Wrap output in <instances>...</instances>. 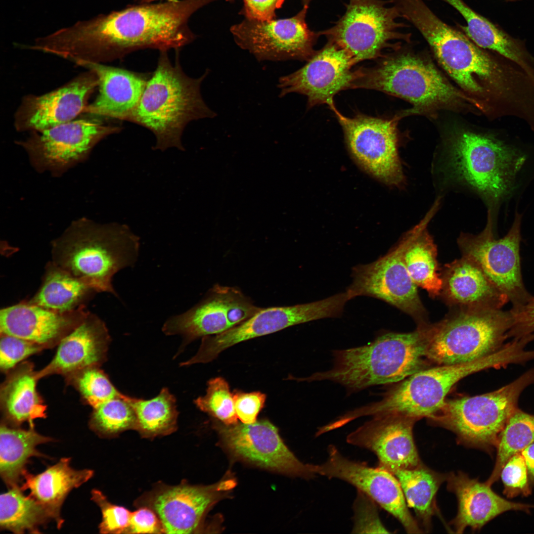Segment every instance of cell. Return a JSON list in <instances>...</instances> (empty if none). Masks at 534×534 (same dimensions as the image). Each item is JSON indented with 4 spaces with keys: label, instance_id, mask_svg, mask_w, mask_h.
<instances>
[{
    "label": "cell",
    "instance_id": "cb8c5ba5",
    "mask_svg": "<svg viewBox=\"0 0 534 534\" xmlns=\"http://www.w3.org/2000/svg\"><path fill=\"white\" fill-rule=\"evenodd\" d=\"M416 421L397 414L375 415L349 434L346 441L374 452L379 461L378 467L393 474L421 463L413 437Z\"/></svg>",
    "mask_w": 534,
    "mask_h": 534
},
{
    "label": "cell",
    "instance_id": "9c48e42d",
    "mask_svg": "<svg viewBox=\"0 0 534 534\" xmlns=\"http://www.w3.org/2000/svg\"><path fill=\"white\" fill-rule=\"evenodd\" d=\"M509 311L460 308L435 324H428L426 356L438 365L471 362L498 351L508 338Z\"/></svg>",
    "mask_w": 534,
    "mask_h": 534
},
{
    "label": "cell",
    "instance_id": "83f0119b",
    "mask_svg": "<svg viewBox=\"0 0 534 534\" xmlns=\"http://www.w3.org/2000/svg\"><path fill=\"white\" fill-rule=\"evenodd\" d=\"M75 63L96 75L98 94L84 114L127 121L137 107L147 80L143 75L101 63L79 61Z\"/></svg>",
    "mask_w": 534,
    "mask_h": 534
},
{
    "label": "cell",
    "instance_id": "3957f363",
    "mask_svg": "<svg viewBox=\"0 0 534 534\" xmlns=\"http://www.w3.org/2000/svg\"><path fill=\"white\" fill-rule=\"evenodd\" d=\"M167 51H160L157 66L146 85L140 100L127 121L140 125L155 135L154 149L184 148L181 136L190 122L213 118L216 114L206 105L200 92L206 71L199 78H191L182 71L178 55L175 65Z\"/></svg>",
    "mask_w": 534,
    "mask_h": 534
},
{
    "label": "cell",
    "instance_id": "f546056e",
    "mask_svg": "<svg viewBox=\"0 0 534 534\" xmlns=\"http://www.w3.org/2000/svg\"><path fill=\"white\" fill-rule=\"evenodd\" d=\"M0 389V405L3 422L19 427L46 416V405L37 390L39 379L33 363L24 361L6 373Z\"/></svg>",
    "mask_w": 534,
    "mask_h": 534
},
{
    "label": "cell",
    "instance_id": "ee69618b",
    "mask_svg": "<svg viewBox=\"0 0 534 534\" xmlns=\"http://www.w3.org/2000/svg\"><path fill=\"white\" fill-rule=\"evenodd\" d=\"M44 349L30 341L12 335L1 334L0 369L7 373L26 358Z\"/></svg>",
    "mask_w": 534,
    "mask_h": 534
},
{
    "label": "cell",
    "instance_id": "4dcf8cb0",
    "mask_svg": "<svg viewBox=\"0 0 534 534\" xmlns=\"http://www.w3.org/2000/svg\"><path fill=\"white\" fill-rule=\"evenodd\" d=\"M70 459L62 458L44 472L34 475L26 471L20 487L23 491L30 490L29 495L46 511L58 528L63 520L60 516L61 508L68 493L88 481L93 475L90 469L76 470L70 466Z\"/></svg>",
    "mask_w": 534,
    "mask_h": 534
},
{
    "label": "cell",
    "instance_id": "d590c367",
    "mask_svg": "<svg viewBox=\"0 0 534 534\" xmlns=\"http://www.w3.org/2000/svg\"><path fill=\"white\" fill-rule=\"evenodd\" d=\"M441 0L462 15L467 25L458 24L459 29L478 46L496 51L517 63H523L524 52L517 40L476 12L463 0Z\"/></svg>",
    "mask_w": 534,
    "mask_h": 534
},
{
    "label": "cell",
    "instance_id": "74e56055",
    "mask_svg": "<svg viewBox=\"0 0 534 534\" xmlns=\"http://www.w3.org/2000/svg\"><path fill=\"white\" fill-rule=\"evenodd\" d=\"M22 491L17 486L0 495V529L17 534L39 533V527L51 518L40 503Z\"/></svg>",
    "mask_w": 534,
    "mask_h": 534
},
{
    "label": "cell",
    "instance_id": "836d02e7",
    "mask_svg": "<svg viewBox=\"0 0 534 534\" xmlns=\"http://www.w3.org/2000/svg\"><path fill=\"white\" fill-rule=\"evenodd\" d=\"M93 288L54 264L46 266L42 284L27 303L59 312L84 305L95 293Z\"/></svg>",
    "mask_w": 534,
    "mask_h": 534
},
{
    "label": "cell",
    "instance_id": "ffe728a7",
    "mask_svg": "<svg viewBox=\"0 0 534 534\" xmlns=\"http://www.w3.org/2000/svg\"><path fill=\"white\" fill-rule=\"evenodd\" d=\"M328 451V457L324 463L312 464L316 475L348 482L392 515L407 533H423L410 513L400 482L394 474L378 466L371 467L351 460L333 445L329 446Z\"/></svg>",
    "mask_w": 534,
    "mask_h": 534
},
{
    "label": "cell",
    "instance_id": "7402d4cb",
    "mask_svg": "<svg viewBox=\"0 0 534 534\" xmlns=\"http://www.w3.org/2000/svg\"><path fill=\"white\" fill-rule=\"evenodd\" d=\"M229 483L201 486L186 482L175 486L159 483L137 498L134 505L152 509L160 520L165 534H192L199 530L220 491L226 490Z\"/></svg>",
    "mask_w": 534,
    "mask_h": 534
},
{
    "label": "cell",
    "instance_id": "f1b7e54d",
    "mask_svg": "<svg viewBox=\"0 0 534 534\" xmlns=\"http://www.w3.org/2000/svg\"><path fill=\"white\" fill-rule=\"evenodd\" d=\"M441 277V295L450 305L501 309L509 301L479 267L465 257L446 265Z\"/></svg>",
    "mask_w": 534,
    "mask_h": 534
},
{
    "label": "cell",
    "instance_id": "7bdbcfd3",
    "mask_svg": "<svg viewBox=\"0 0 534 534\" xmlns=\"http://www.w3.org/2000/svg\"><path fill=\"white\" fill-rule=\"evenodd\" d=\"M499 478L504 487L503 492L507 497L527 496L531 494L532 486L521 453L513 455L507 461L501 470Z\"/></svg>",
    "mask_w": 534,
    "mask_h": 534
},
{
    "label": "cell",
    "instance_id": "816d5d0a",
    "mask_svg": "<svg viewBox=\"0 0 534 534\" xmlns=\"http://www.w3.org/2000/svg\"><path fill=\"white\" fill-rule=\"evenodd\" d=\"M521 453L527 466L531 485L534 486V443L529 445Z\"/></svg>",
    "mask_w": 534,
    "mask_h": 534
},
{
    "label": "cell",
    "instance_id": "d6a6232c",
    "mask_svg": "<svg viewBox=\"0 0 534 534\" xmlns=\"http://www.w3.org/2000/svg\"><path fill=\"white\" fill-rule=\"evenodd\" d=\"M0 427V475L11 488L23 480L29 458L44 456L37 446L52 439L38 433L34 426L23 429L1 422Z\"/></svg>",
    "mask_w": 534,
    "mask_h": 534
},
{
    "label": "cell",
    "instance_id": "d4e9b609",
    "mask_svg": "<svg viewBox=\"0 0 534 534\" xmlns=\"http://www.w3.org/2000/svg\"><path fill=\"white\" fill-rule=\"evenodd\" d=\"M89 313L85 305L59 312L25 301L0 310V332L52 348Z\"/></svg>",
    "mask_w": 534,
    "mask_h": 534
},
{
    "label": "cell",
    "instance_id": "db71d44e",
    "mask_svg": "<svg viewBox=\"0 0 534 534\" xmlns=\"http://www.w3.org/2000/svg\"><path fill=\"white\" fill-rule=\"evenodd\" d=\"M312 0H301V1H302V3L303 6H305V5L309 6V4L311 3V2Z\"/></svg>",
    "mask_w": 534,
    "mask_h": 534
},
{
    "label": "cell",
    "instance_id": "ba28073f",
    "mask_svg": "<svg viewBox=\"0 0 534 534\" xmlns=\"http://www.w3.org/2000/svg\"><path fill=\"white\" fill-rule=\"evenodd\" d=\"M399 9L463 92L475 99L486 91V86L495 84L497 67L489 55L461 30L439 18L423 0H402Z\"/></svg>",
    "mask_w": 534,
    "mask_h": 534
},
{
    "label": "cell",
    "instance_id": "4fadbf2b",
    "mask_svg": "<svg viewBox=\"0 0 534 534\" xmlns=\"http://www.w3.org/2000/svg\"><path fill=\"white\" fill-rule=\"evenodd\" d=\"M488 214L486 226L481 233H462L458 238L463 256L479 267L512 306L523 304L532 296L525 287L521 272L519 251L522 215L516 211L509 231L497 239L493 230L494 215L489 212Z\"/></svg>",
    "mask_w": 534,
    "mask_h": 534
},
{
    "label": "cell",
    "instance_id": "8fae6325",
    "mask_svg": "<svg viewBox=\"0 0 534 534\" xmlns=\"http://www.w3.org/2000/svg\"><path fill=\"white\" fill-rule=\"evenodd\" d=\"M392 0H349L343 15L331 28L318 32L345 49L356 64L381 57L388 47L396 49L409 43L411 34Z\"/></svg>",
    "mask_w": 534,
    "mask_h": 534
},
{
    "label": "cell",
    "instance_id": "603a6c76",
    "mask_svg": "<svg viewBox=\"0 0 534 534\" xmlns=\"http://www.w3.org/2000/svg\"><path fill=\"white\" fill-rule=\"evenodd\" d=\"M47 93L27 95L14 115L19 132H41L75 120L83 114L98 82L91 70Z\"/></svg>",
    "mask_w": 534,
    "mask_h": 534
},
{
    "label": "cell",
    "instance_id": "52a82bcc",
    "mask_svg": "<svg viewBox=\"0 0 534 534\" xmlns=\"http://www.w3.org/2000/svg\"><path fill=\"white\" fill-rule=\"evenodd\" d=\"M526 160L490 135L463 130L449 138L443 164L448 179L478 194L494 214L499 203L513 190Z\"/></svg>",
    "mask_w": 534,
    "mask_h": 534
},
{
    "label": "cell",
    "instance_id": "44dd1931",
    "mask_svg": "<svg viewBox=\"0 0 534 534\" xmlns=\"http://www.w3.org/2000/svg\"><path fill=\"white\" fill-rule=\"evenodd\" d=\"M222 441L235 455L262 467L304 479L315 476L312 464L300 461L267 420L251 424H216Z\"/></svg>",
    "mask_w": 534,
    "mask_h": 534
},
{
    "label": "cell",
    "instance_id": "d6986e66",
    "mask_svg": "<svg viewBox=\"0 0 534 534\" xmlns=\"http://www.w3.org/2000/svg\"><path fill=\"white\" fill-rule=\"evenodd\" d=\"M356 64L345 49L327 41L320 50L315 51L302 68L281 77L277 84L279 96L297 93L307 96L308 107L333 103L334 96L341 90L352 89L359 75V69L352 70Z\"/></svg>",
    "mask_w": 534,
    "mask_h": 534
},
{
    "label": "cell",
    "instance_id": "30bf717a",
    "mask_svg": "<svg viewBox=\"0 0 534 534\" xmlns=\"http://www.w3.org/2000/svg\"><path fill=\"white\" fill-rule=\"evenodd\" d=\"M533 383L534 368L494 391L445 400L430 419L452 431L459 444L491 454L521 394Z\"/></svg>",
    "mask_w": 534,
    "mask_h": 534
},
{
    "label": "cell",
    "instance_id": "7dc6e473",
    "mask_svg": "<svg viewBox=\"0 0 534 534\" xmlns=\"http://www.w3.org/2000/svg\"><path fill=\"white\" fill-rule=\"evenodd\" d=\"M511 326L508 333V338H520L534 332V296L525 303L512 306L509 310Z\"/></svg>",
    "mask_w": 534,
    "mask_h": 534
},
{
    "label": "cell",
    "instance_id": "f5cc1de1",
    "mask_svg": "<svg viewBox=\"0 0 534 534\" xmlns=\"http://www.w3.org/2000/svg\"><path fill=\"white\" fill-rule=\"evenodd\" d=\"M163 0H135V2H136L137 3H140L152 2H156V1H163ZM225 0L228 1H232L233 0Z\"/></svg>",
    "mask_w": 534,
    "mask_h": 534
},
{
    "label": "cell",
    "instance_id": "f35d334b",
    "mask_svg": "<svg viewBox=\"0 0 534 534\" xmlns=\"http://www.w3.org/2000/svg\"><path fill=\"white\" fill-rule=\"evenodd\" d=\"M534 443V414L517 408L501 432L496 446V457L493 469L487 481L491 486L499 478L501 470L513 455L521 453Z\"/></svg>",
    "mask_w": 534,
    "mask_h": 534
},
{
    "label": "cell",
    "instance_id": "4316f807",
    "mask_svg": "<svg viewBox=\"0 0 534 534\" xmlns=\"http://www.w3.org/2000/svg\"><path fill=\"white\" fill-rule=\"evenodd\" d=\"M447 490L456 496L457 513L451 524L455 533L462 534L468 527L480 530L497 516L509 511L530 513L534 505L513 502L498 495L486 482L471 478L461 471L446 475Z\"/></svg>",
    "mask_w": 534,
    "mask_h": 534
},
{
    "label": "cell",
    "instance_id": "1f68e13d",
    "mask_svg": "<svg viewBox=\"0 0 534 534\" xmlns=\"http://www.w3.org/2000/svg\"><path fill=\"white\" fill-rule=\"evenodd\" d=\"M440 203L438 198L424 218L402 237L404 242L403 257L408 272L415 284L425 289L432 297L441 295L443 281L438 272L436 246L427 226Z\"/></svg>",
    "mask_w": 534,
    "mask_h": 534
},
{
    "label": "cell",
    "instance_id": "f6af8a7d",
    "mask_svg": "<svg viewBox=\"0 0 534 534\" xmlns=\"http://www.w3.org/2000/svg\"><path fill=\"white\" fill-rule=\"evenodd\" d=\"M91 499L99 507L102 520L99 525L100 533L125 534L128 528L132 512L125 507L111 503L99 490H93Z\"/></svg>",
    "mask_w": 534,
    "mask_h": 534
},
{
    "label": "cell",
    "instance_id": "5bb4252c",
    "mask_svg": "<svg viewBox=\"0 0 534 534\" xmlns=\"http://www.w3.org/2000/svg\"><path fill=\"white\" fill-rule=\"evenodd\" d=\"M346 303L345 296L341 293L306 304L262 308L247 320L224 332L202 337L197 353L184 364L208 362L223 350L240 342L295 325L339 316Z\"/></svg>",
    "mask_w": 534,
    "mask_h": 534
},
{
    "label": "cell",
    "instance_id": "8992f818",
    "mask_svg": "<svg viewBox=\"0 0 534 534\" xmlns=\"http://www.w3.org/2000/svg\"><path fill=\"white\" fill-rule=\"evenodd\" d=\"M524 358L521 345L511 341L492 354L471 362L424 368L401 381L381 400L350 411V417L355 420L393 414L416 420L431 418L442 407L452 387L462 378L487 368L522 363Z\"/></svg>",
    "mask_w": 534,
    "mask_h": 534
},
{
    "label": "cell",
    "instance_id": "ac0fdd59",
    "mask_svg": "<svg viewBox=\"0 0 534 534\" xmlns=\"http://www.w3.org/2000/svg\"><path fill=\"white\" fill-rule=\"evenodd\" d=\"M262 308L237 287L217 284L192 308L169 318L162 330L167 335H181L185 345L198 338L224 332Z\"/></svg>",
    "mask_w": 534,
    "mask_h": 534
},
{
    "label": "cell",
    "instance_id": "7c38bea8",
    "mask_svg": "<svg viewBox=\"0 0 534 534\" xmlns=\"http://www.w3.org/2000/svg\"><path fill=\"white\" fill-rule=\"evenodd\" d=\"M92 116L32 132L27 138L16 142L26 151L36 171L59 177L86 161L101 140L121 130Z\"/></svg>",
    "mask_w": 534,
    "mask_h": 534
},
{
    "label": "cell",
    "instance_id": "9a60e30c",
    "mask_svg": "<svg viewBox=\"0 0 534 534\" xmlns=\"http://www.w3.org/2000/svg\"><path fill=\"white\" fill-rule=\"evenodd\" d=\"M329 107L343 129L348 149L356 163L388 185L404 186L405 178L398 149L397 118L361 114L350 118L339 112L334 103Z\"/></svg>",
    "mask_w": 534,
    "mask_h": 534
},
{
    "label": "cell",
    "instance_id": "7a4b0ae2",
    "mask_svg": "<svg viewBox=\"0 0 534 534\" xmlns=\"http://www.w3.org/2000/svg\"><path fill=\"white\" fill-rule=\"evenodd\" d=\"M139 238L126 224H100L82 218L51 243L52 262L97 292L117 293L114 275L134 265Z\"/></svg>",
    "mask_w": 534,
    "mask_h": 534
},
{
    "label": "cell",
    "instance_id": "e0dca14e",
    "mask_svg": "<svg viewBox=\"0 0 534 534\" xmlns=\"http://www.w3.org/2000/svg\"><path fill=\"white\" fill-rule=\"evenodd\" d=\"M404 242L400 241L384 256L356 266L346 291L351 299L369 296L382 300L424 323L426 312L417 286L409 275L403 260Z\"/></svg>",
    "mask_w": 534,
    "mask_h": 534
},
{
    "label": "cell",
    "instance_id": "6da1fadb",
    "mask_svg": "<svg viewBox=\"0 0 534 534\" xmlns=\"http://www.w3.org/2000/svg\"><path fill=\"white\" fill-rule=\"evenodd\" d=\"M215 0L137 3L53 32L51 48L56 55L74 63H98L146 48L178 50L196 38L188 25L190 18Z\"/></svg>",
    "mask_w": 534,
    "mask_h": 534
},
{
    "label": "cell",
    "instance_id": "277c9868",
    "mask_svg": "<svg viewBox=\"0 0 534 534\" xmlns=\"http://www.w3.org/2000/svg\"><path fill=\"white\" fill-rule=\"evenodd\" d=\"M427 324H419L411 332L384 334L365 346L336 351L330 369L301 380L331 381L352 391L401 382L425 368Z\"/></svg>",
    "mask_w": 534,
    "mask_h": 534
},
{
    "label": "cell",
    "instance_id": "2e32d148",
    "mask_svg": "<svg viewBox=\"0 0 534 534\" xmlns=\"http://www.w3.org/2000/svg\"><path fill=\"white\" fill-rule=\"evenodd\" d=\"M308 6L287 18L260 20L245 18L230 27L236 44L260 61L308 60L315 53L320 35L306 22Z\"/></svg>",
    "mask_w": 534,
    "mask_h": 534
},
{
    "label": "cell",
    "instance_id": "5b68a950",
    "mask_svg": "<svg viewBox=\"0 0 534 534\" xmlns=\"http://www.w3.org/2000/svg\"><path fill=\"white\" fill-rule=\"evenodd\" d=\"M395 50L375 66L359 68L353 89H375L406 100L412 107L402 116L477 106L476 99L452 85L423 56L401 47Z\"/></svg>",
    "mask_w": 534,
    "mask_h": 534
},
{
    "label": "cell",
    "instance_id": "ab89813d",
    "mask_svg": "<svg viewBox=\"0 0 534 534\" xmlns=\"http://www.w3.org/2000/svg\"><path fill=\"white\" fill-rule=\"evenodd\" d=\"M92 408L89 425L99 436L114 437L127 430H135L136 416L127 396L122 394Z\"/></svg>",
    "mask_w": 534,
    "mask_h": 534
},
{
    "label": "cell",
    "instance_id": "60d3db41",
    "mask_svg": "<svg viewBox=\"0 0 534 534\" xmlns=\"http://www.w3.org/2000/svg\"><path fill=\"white\" fill-rule=\"evenodd\" d=\"M65 380L67 384L78 391L83 401L92 408L122 395L99 366L84 369Z\"/></svg>",
    "mask_w": 534,
    "mask_h": 534
},
{
    "label": "cell",
    "instance_id": "b9f144b4",
    "mask_svg": "<svg viewBox=\"0 0 534 534\" xmlns=\"http://www.w3.org/2000/svg\"><path fill=\"white\" fill-rule=\"evenodd\" d=\"M201 411L219 419L225 425L237 423L233 395L227 382L222 377L209 381L206 394L194 400Z\"/></svg>",
    "mask_w": 534,
    "mask_h": 534
},
{
    "label": "cell",
    "instance_id": "8d00e7d4",
    "mask_svg": "<svg viewBox=\"0 0 534 534\" xmlns=\"http://www.w3.org/2000/svg\"><path fill=\"white\" fill-rule=\"evenodd\" d=\"M136 419L135 431L143 438L153 439L176 431L178 412L176 399L164 388L156 397L148 400L127 396Z\"/></svg>",
    "mask_w": 534,
    "mask_h": 534
},
{
    "label": "cell",
    "instance_id": "f907efd6",
    "mask_svg": "<svg viewBox=\"0 0 534 534\" xmlns=\"http://www.w3.org/2000/svg\"><path fill=\"white\" fill-rule=\"evenodd\" d=\"M240 13L245 18L260 20L275 19V11L280 8L285 0H243Z\"/></svg>",
    "mask_w": 534,
    "mask_h": 534
},
{
    "label": "cell",
    "instance_id": "bcb514c9",
    "mask_svg": "<svg viewBox=\"0 0 534 534\" xmlns=\"http://www.w3.org/2000/svg\"><path fill=\"white\" fill-rule=\"evenodd\" d=\"M376 502L363 492L357 490L354 508V533H389L378 515Z\"/></svg>",
    "mask_w": 534,
    "mask_h": 534
},
{
    "label": "cell",
    "instance_id": "e575fe53",
    "mask_svg": "<svg viewBox=\"0 0 534 534\" xmlns=\"http://www.w3.org/2000/svg\"><path fill=\"white\" fill-rule=\"evenodd\" d=\"M394 474L401 487L408 507L412 508L427 532L431 528L432 517L438 512L437 491L446 475L437 472L422 462L417 466L400 469Z\"/></svg>",
    "mask_w": 534,
    "mask_h": 534
},
{
    "label": "cell",
    "instance_id": "484cf974",
    "mask_svg": "<svg viewBox=\"0 0 534 534\" xmlns=\"http://www.w3.org/2000/svg\"><path fill=\"white\" fill-rule=\"evenodd\" d=\"M110 341L105 323L89 312L61 340L51 361L37 371L38 378L54 374L66 378L84 369L100 366L106 360Z\"/></svg>",
    "mask_w": 534,
    "mask_h": 534
},
{
    "label": "cell",
    "instance_id": "c3c4849f",
    "mask_svg": "<svg viewBox=\"0 0 534 534\" xmlns=\"http://www.w3.org/2000/svg\"><path fill=\"white\" fill-rule=\"evenodd\" d=\"M266 399V395L259 392L235 393L233 400L238 418L245 424L255 422L259 413L264 406Z\"/></svg>",
    "mask_w": 534,
    "mask_h": 534
},
{
    "label": "cell",
    "instance_id": "681fc988",
    "mask_svg": "<svg viewBox=\"0 0 534 534\" xmlns=\"http://www.w3.org/2000/svg\"><path fill=\"white\" fill-rule=\"evenodd\" d=\"M137 508L132 512L125 534H165L160 520L152 509L145 506Z\"/></svg>",
    "mask_w": 534,
    "mask_h": 534
}]
</instances>
